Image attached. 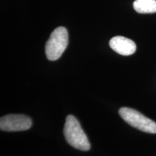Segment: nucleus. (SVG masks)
Masks as SVG:
<instances>
[{
  "mask_svg": "<svg viewBox=\"0 0 156 156\" xmlns=\"http://www.w3.org/2000/svg\"><path fill=\"white\" fill-rule=\"evenodd\" d=\"M134 10L140 14L156 12V0H135L133 3Z\"/></svg>",
  "mask_w": 156,
  "mask_h": 156,
  "instance_id": "nucleus-6",
  "label": "nucleus"
},
{
  "mask_svg": "<svg viewBox=\"0 0 156 156\" xmlns=\"http://www.w3.org/2000/svg\"><path fill=\"white\" fill-rule=\"evenodd\" d=\"M119 114L125 122L140 131L151 134H156V122L144 116L133 108L122 107Z\"/></svg>",
  "mask_w": 156,
  "mask_h": 156,
  "instance_id": "nucleus-3",
  "label": "nucleus"
},
{
  "mask_svg": "<svg viewBox=\"0 0 156 156\" xmlns=\"http://www.w3.org/2000/svg\"><path fill=\"white\" fill-rule=\"evenodd\" d=\"M68 45V32L64 27H58L51 34L45 46L46 57L56 61L61 57Z\"/></svg>",
  "mask_w": 156,
  "mask_h": 156,
  "instance_id": "nucleus-2",
  "label": "nucleus"
},
{
  "mask_svg": "<svg viewBox=\"0 0 156 156\" xmlns=\"http://www.w3.org/2000/svg\"><path fill=\"white\" fill-rule=\"evenodd\" d=\"M64 135L68 144L75 149L82 151H87L90 149L88 138L80 122L73 115H69L66 118Z\"/></svg>",
  "mask_w": 156,
  "mask_h": 156,
  "instance_id": "nucleus-1",
  "label": "nucleus"
},
{
  "mask_svg": "<svg viewBox=\"0 0 156 156\" xmlns=\"http://www.w3.org/2000/svg\"><path fill=\"white\" fill-rule=\"evenodd\" d=\"M110 47L117 54L123 56H130L136 51L135 43L124 36H115L109 41Z\"/></svg>",
  "mask_w": 156,
  "mask_h": 156,
  "instance_id": "nucleus-5",
  "label": "nucleus"
},
{
  "mask_svg": "<svg viewBox=\"0 0 156 156\" xmlns=\"http://www.w3.org/2000/svg\"><path fill=\"white\" fill-rule=\"evenodd\" d=\"M32 126V121L23 114H9L0 119V129L6 132H19L28 130Z\"/></svg>",
  "mask_w": 156,
  "mask_h": 156,
  "instance_id": "nucleus-4",
  "label": "nucleus"
}]
</instances>
